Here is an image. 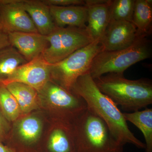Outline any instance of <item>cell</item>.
<instances>
[{"label": "cell", "instance_id": "6da1fadb", "mask_svg": "<svg viewBox=\"0 0 152 152\" xmlns=\"http://www.w3.org/2000/svg\"><path fill=\"white\" fill-rule=\"evenodd\" d=\"M71 91L83 99L87 108L104 121L119 143L123 146L132 144L138 148L145 149V144L131 132L118 106L99 90L89 73L80 76Z\"/></svg>", "mask_w": 152, "mask_h": 152}, {"label": "cell", "instance_id": "7a4b0ae2", "mask_svg": "<svg viewBox=\"0 0 152 152\" xmlns=\"http://www.w3.org/2000/svg\"><path fill=\"white\" fill-rule=\"evenodd\" d=\"M94 80L103 94L126 111H137L152 104L150 80H130L124 74L110 73Z\"/></svg>", "mask_w": 152, "mask_h": 152}, {"label": "cell", "instance_id": "3957f363", "mask_svg": "<svg viewBox=\"0 0 152 152\" xmlns=\"http://www.w3.org/2000/svg\"><path fill=\"white\" fill-rule=\"evenodd\" d=\"M72 124L75 152H124L104 121L88 108Z\"/></svg>", "mask_w": 152, "mask_h": 152}, {"label": "cell", "instance_id": "277c9868", "mask_svg": "<svg viewBox=\"0 0 152 152\" xmlns=\"http://www.w3.org/2000/svg\"><path fill=\"white\" fill-rule=\"evenodd\" d=\"M148 35L141 34L126 48L100 52L93 60L88 73L94 80L106 74L121 73L136 63L151 56V43Z\"/></svg>", "mask_w": 152, "mask_h": 152}, {"label": "cell", "instance_id": "5b68a950", "mask_svg": "<svg viewBox=\"0 0 152 152\" xmlns=\"http://www.w3.org/2000/svg\"><path fill=\"white\" fill-rule=\"evenodd\" d=\"M50 120L40 109L21 115L12 123L10 132L5 145L16 152H41Z\"/></svg>", "mask_w": 152, "mask_h": 152}, {"label": "cell", "instance_id": "8992f818", "mask_svg": "<svg viewBox=\"0 0 152 152\" xmlns=\"http://www.w3.org/2000/svg\"><path fill=\"white\" fill-rule=\"evenodd\" d=\"M38 92L40 109L50 119L72 123L87 109L83 99L51 80Z\"/></svg>", "mask_w": 152, "mask_h": 152}, {"label": "cell", "instance_id": "52a82bcc", "mask_svg": "<svg viewBox=\"0 0 152 152\" xmlns=\"http://www.w3.org/2000/svg\"><path fill=\"white\" fill-rule=\"evenodd\" d=\"M102 51L100 41H94L62 61L50 64V80L71 91L77 80L88 73L93 60Z\"/></svg>", "mask_w": 152, "mask_h": 152}, {"label": "cell", "instance_id": "ba28073f", "mask_svg": "<svg viewBox=\"0 0 152 152\" xmlns=\"http://www.w3.org/2000/svg\"><path fill=\"white\" fill-rule=\"evenodd\" d=\"M47 37L49 46L42 56L50 64L62 61L93 42L86 28L57 27Z\"/></svg>", "mask_w": 152, "mask_h": 152}, {"label": "cell", "instance_id": "9c48e42d", "mask_svg": "<svg viewBox=\"0 0 152 152\" xmlns=\"http://www.w3.org/2000/svg\"><path fill=\"white\" fill-rule=\"evenodd\" d=\"M0 21L2 29L7 33L38 32L20 0H0Z\"/></svg>", "mask_w": 152, "mask_h": 152}, {"label": "cell", "instance_id": "30bf717a", "mask_svg": "<svg viewBox=\"0 0 152 152\" xmlns=\"http://www.w3.org/2000/svg\"><path fill=\"white\" fill-rule=\"evenodd\" d=\"M50 66L42 55L18 67L3 85L19 82L32 87L38 91L50 80Z\"/></svg>", "mask_w": 152, "mask_h": 152}, {"label": "cell", "instance_id": "8fae6325", "mask_svg": "<svg viewBox=\"0 0 152 152\" xmlns=\"http://www.w3.org/2000/svg\"><path fill=\"white\" fill-rule=\"evenodd\" d=\"M41 152H75L72 123L50 119Z\"/></svg>", "mask_w": 152, "mask_h": 152}, {"label": "cell", "instance_id": "7c38bea8", "mask_svg": "<svg viewBox=\"0 0 152 152\" xmlns=\"http://www.w3.org/2000/svg\"><path fill=\"white\" fill-rule=\"evenodd\" d=\"M141 34L132 22L110 21L100 43L104 51L118 50L130 46Z\"/></svg>", "mask_w": 152, "mask_h": 152}, {"label": "cell", "instance_id": "4fadbf2b", "mask_svg": "<svg viewBox=\"0 0 152 152\" xmlns=\"http://www.w3.org/2000/svg\"><path fill=\"white\" fill-rule=\"evenodd\" d=\"M8 34L11 45L27 62L40 56L49 46L47 36L38 32H13Z\"/></svg>", "mask_w": 152, "mask_h": 152}, {"label": "cell", "instance_id": "5bb4252c", "mask_svg": "<svg viewBox=\"0 0 152 152\" xmlns=\"http://www.w3.org/2000/svg\"><path fill=\"white\" fill-rule=\"evenodd\" d=\"M110 1H85V5L88 8V25L86 29L93 42L100 40L110 23Z\"/></svg>", "mask_w": 152, "mask_h": 152}, {"label": "cell", "instance_id": "9a60e30c", "mask_svg": "<svg viewBox=\"0 0 152 152\" xmlns=\"http://www.w3.org/2000/svg\"><path fill=\"white\" fill-rule=\"evenodd\" d=\"M49 7L52 18L57 27H86L88 8L86 5Z\"/></svg>", "mask_w": 152, "mask_h": 152}, {"label": "cell", "instance_id": "2e32d148", "mask_svg": "<svg viewBox=\"0 0 152 152\" xmlns=\"http://www.w3.org/2000/svg\"><path fill=\"white\" fill-rule=\"evenodd\" d=\"M20 1L41 34L49 35L57 27L52 18L50 7L42 0H20Z\"/></svg>", "mask_w": 152, "mask_h": 152}, {"label": "cell", "instance_id": "e0dca14e", "mask_svg": "<svg viewBox=\"0 0 152 152\" xmlns=\"http://www.w3.org/2000/svg\"><path fill=\"white\" fill-rule=\"evenodd\" d=\"M5 86L17 101L21 115L40 110L38 92L32 87L19 82H12Z\"/></svg>", "mask_w": 152, "mask_h": 152}, {"label": "cell", "instance_id": "ac0fdd59", "mask_svg": "<svg viewBox=\"0 0 152 152\" xmlns=\"http://www.w3.org/2000/svg\"><path fill=\"white\" fill-rule=\"evenodd\" d=\"M126 121L138 128L145 141V152H152V109L146 108L142 111L123 113Z\"/></svg>", "mask_w": 152, "mask_h": 152}, {"label": "cell", "instance_id": "d6986e66", "mask_svg": "<svg viewBox=\"0 0 152 152\" xmlns=\"http://www.w3.org/2000/svg\"><path fill=\"white\" fill-rule=\"evenodd\" d=\"M27 62L12 46L0 50V83L3 84L18 67Z\"/></svg>", "mask_w": 152, "mask_h": 152}, {"label": "cell", "instance_id": "ffe728a7", "mask_svg": "<svg viewBox=\"0 0 152 152\" xmlns=\"http://www.w3.org/2000/svg\"><path fill=\"white\" fill-rule=\"evenodd\" d=\"M132 23L140 34H150L152 29V0H135Z\"/></svg>", "mask_w": 152, "mask_h": 152}, {"label": "cell", "instance_id": "44dd1931", "mask_svg": "<svg viewBox=\"0 0 152 152\" xmlns=\"http://www.w3.org/2000/svg\"><path fill=\"white\" fill-rule=\"evenodd\" d=\"M0 111L12 123L21 115L17 101L5 86L0 83Z\"/></svg>", "mask_w": 152, "mask_h": 152}, {"label": "cell", "instance_id": "7402d4cb", "mask_svg": "<svg viewBox=\"0 0 152 152\" xmlns=\"http://www.w3.org/2000/svg\"><path fill=\"white\" fill-rule=\"evenodd\" d=\"M135 1V0H111L110 21H125L132 23Z\"/></svg>", "mask_w": 152, "mask_h": 152}, {"label": "cell", "instance_id": "603a6c76", "mask_svg": "<svg viewBox=\"0 0 152 152\" xmlns=\"http://www.w3.org/2000/svg\"><path fill=\"white\" fill-rule=\"evenodd\" d=\"M12 123L7 121L0 111V142L5 144L8 138Z\"/></svg>", "mask_w": 152, "mask_h": 152}, {"label": "cell", "instance_id": "cb8c5ba5", "mask_svg": "<svg viewBox=\"0 0 152 152\" xmlns=\"http://www.w3.org/2000/svg\"><path fill=\"white\" fill-rule=\"evenodd\" d=\"M43 2L48 6L57 7H69L72 6H84L83 0H42Z\"/></svg>", "mask_w": 152, "mask_h": 152}, {"label": "cell", "instance_id": "d4e9b609", "mask_svg": "<svg viewBox=\"0 0 152 152\" xmlns=\"http://www.w3.org/2000/svg\"><path fill=\"white\" fill-rule=\"evenodd\" d=\"M10 45L8 34L0 29V50Z\"/></svg>", "mask_w": 152, "mask_h": 152}, {"label": "cell", "instance_id": "484cf974", "mask_svg": "<svg viewBox=\"0 0 152 152\" xmlns=\"http://www.w3.org/2000/svg\"><path fill=\"white\" fill-rule=\"evenodd\" d=\"M0 152H16L15 150L7 145L0 142Z\"/></svg>", "mask_w": 152, "mask_h": 152}, {"label": "cell", "instance_id": "4316f807", "mask_svg": "<svg viewBox=\"0 0 152 152\" xmlns=\"http://www.w3.org/2000/svg\"><path fill=\"white\" fill-rule=\"evenodd\" d=\"M0 29H2L1 26V21H0Z\"/></svg>", "mask_w": 152, "mask_h": 152}]
</instances>
